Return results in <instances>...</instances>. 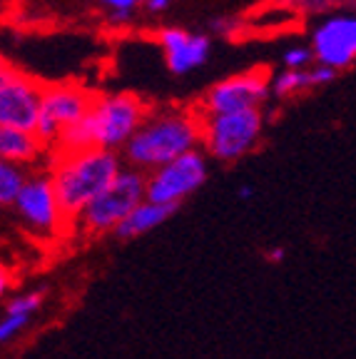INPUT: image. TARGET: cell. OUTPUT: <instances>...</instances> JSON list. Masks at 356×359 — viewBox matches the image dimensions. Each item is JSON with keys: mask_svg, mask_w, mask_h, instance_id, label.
Listing matches in <instances>:
<instances>
[{"mask_svg": "<svg viewBox=\"0 0 356 359\" xmlns=\"http://www.w3.org/2000/svg\"><path fill=\"white\" fill-rule=\"evenodd\" d=\"M150 105L135 93H97L93 95L90 110L78 125L60 137L57 147L50 152H80L90 147L117 152L137 133L142 120L147 118Z\"/></svg>", "mask_w": 356, "mask_h": 359, "instance_id": "cell-2", "label": "cell"}, {"mask_svg": "<svg viewBox=\"0 0 356 359\" xmlns=\"http://www.w3.org/2000/svg\"><path fill=\"white\" fill-rule=\"evenodd\" d=\"M43 85L38 78L20 67L3 62L0 65V128L30 130L38 118L40 93Z\"/></svg>", "mask_w": 356, "mask_h": 359, "instance_id": "cell-11", "label": "cell"}, {"mask_svg": "<svg viewBox=\"0 0 356 359\" xmlns=\"http://www.w3.org/2000/svg\"><path fill=\"white\" fill-rule=\"evenodd\" d=\"M139 3H142V0H139Z\"/></svg>", "mask_w": 356, "mask_h": 359, "instance_id": "cell-30", "label": "cell"}, {"mask_svg": "<svg viewBox=\"0 0 356 359\" xmlns=\"http://www.w3.org/2000/svg\"><path fill=\"white\" fill-rule=\"evenodd\" d=\"M93 95L85 85L80 83H50L43 85L38 105V118H35V137L53 152L67 130L78 125L88 115Z\"/></svg>", "mask_w": 356, "mask_h": 359, "instance_id": "cell-6", "label": "cell"}, {"mask_svg": "<svg viewBox=\"0 0 356 359\" xmlns=\"http://www.w3.org/2000/svg\"><path fill=\"white\" fill-rule=\"evenodd\" d=\"M309 50L317 65L334 70H349L356 60V15L344 8L319 15L309 33Z\"/></svg>", "mask_w": 356, "mask_h": 359, "instance_id": "cell-8", "label": "cell"}, {"mask_svg": "<svg viewBox=\"0 0 356 359\" xmlns=\"http://www.w3.org/2000/svg\"><path fill=\"white\" fill-rule=\"evenodd\" d=\"M45 302V292L43 290H35L28 292V294H22V297H15L8 302L6 314H20V317H33Z\"/></svg>", "mask_w": 356, "mask_h": 359, "instance_id": "cell-18", "label": "cell"}, {"mask_svg": "<svg viewBox=\"0 0 356 359\" xmlns=\"http://www.w3.org/2000/svg\"><path fill=\"white\" fill-rule=\"evenodd\" d=\"M306 75H309V85L314 88H322V85H329L336 80V73L334 70H329V67L324 65H317V62H312V65L306 67Z\"/></svg>", "mask_w": 356, "mask_h": 359, "instance_id": "cell-22", "label": "cell"}, {"mask_svg": "<svg viewBox=\"0 0 356 359\" xmlns=\"http://www.w3.org/2000/svg\"><path fill=\"white\" fill-rule=\"evenodd\" d=\"M336 3H341V0H336Z\"/></svg>", "mask_w": 356, "mask_h": 359, "instance_id": "cell-29", "label": "cell"}, {"mask_svg": "<svg viewBox=\"0 0 356 359\" xmlns=\"http://www.w3.org/2000/svg\"><path fill=\"white\" fill-rule=\"evenodd\" d=\"M145 200V175L137 170L123 168L107 190L90 202L75 217L80 232L88 237L112 235L115 227Z\"/></svg>", "mask_w": 356, "mask_h": 359, "instance_id": "cell-5", "label": "cell"}, {"mask_svg": "<svg viewBox=\"0 0 356 359\" xmlns=\"http://www.w3.org/2000/svg\"><path fill=\"white\" fill-rule=\"evenodd\" d=\"M304 90H312L309 85V75L306 70H279V73L269 75V97L274 100H287L294 97Z\"/></svg>", "mask_w": 356, "mask_h": 359, "instance_id": "cell-15", "label": "cell"}, {"mask_svg": "<svg viewBox=\"0 0 356 359\" xmlns=\"http://www.w3.org/2000/svg\"><path fill=\"white\" fill-rule=\"evenodd\" d=\"M269 100H272L269 97V73L264 67H254V70L234 73L212 85L202 95L195 112L200 118H210V115L252 110V107L264 110Z\"/></svg>", "mask_w": 356, "mask_h": 359, "instance_id": "cell-9", "label": "cell"}, {"mask_svg": "<svg viewBox=\"0 0 356 359\" xmlns=\"http://www.w3.org/2000/svg\"><path fill=\"white\" fill-rule=\"evenodd\" d=\"M210 177V157L197 147L145 175V200L179 208Z\"/></svg>", "mask_w": 356, "mask_h": 359, "instance_id": "cell-7", "label": "cell"}, {"mask_svg": "<svg viewBox=\"0 0 356 359\" xmlns=\"http://www.w3.org/2000/svg\"><path fill=\"white\" fill-rule=\"evenodd\" d=\"M197 147H200V115L195 110L177 105L157 107V110L150 107L137 133L120 150V160L125 168L147 175Z\"/></svg>", "mask_w": 356, "mask_h": 359, "instance_id": "cell-1", "label": "cell"}, {"mask_svg": "<svg viewBox=\"0 0 356 359\" xmlns=\"http://www.w3.org/2000/svg\"><path fill=\"white\" fill-rule=\"evenodd\" d=\"M240 18H232V15H227V18H214L212 20V33L214 35H219V38H232L237 30H240Z\"/></svg>", "mask_w": 356, "mask_h": 359, "instance_id": "cell-23", "label": "cell"}, {"mask_svg": "<svg viewBox=\"0 0 356 359\" xmlns=\"http://www.w3.org/2000/svg\"><path fill=\"white\" fill-rule=\"evenodd\" d=\"M157 45H160L165 65L172 75H189L200 70L212 55V38L207 33L167 25L157 30Z\"/></svg>", "mask_w": 356, "mask_h": 359, "instance_id": "cell-12", "label": "cell"}, {"mask_svg": "<svg viewBox=\"0 0 356 359\" xmlns=\"http://www.w3.org/2000/svg\"><path fill=\"white\" fill-rule=\"evenodd\" d=\"M264 125L262 107L200 118V150L217 163H237L259 145Z\"/></svg>", "mask_w": 356, "mask_h": 359, "instance_id": "cell-4", "label": "cell"}, {"mask_svg": "<svg viewBox=\"0 0 356 359\" xmlns=\"http://www.w3.org/2000/svg\"><path fill=\"white\" fill-rule=\"evenodd\" d=\"M177 212V208H170V205H157V202L142 200L123 222L117 224L112 235L117 237L120 242H130L137 240V237L147 235V232L157 230L160 224L167 222L172 215Z\"/></svg>", "mask_w": 356, "mask_h": 359, "instance_id": "cell-14", "label": "cell"}, {"mask_svg": "<svg viewBox=\"0 0 356 359\" xmlns=\"http://www.w3.org/2000/svg\"><path fill=\"white\" fill-rule=\"evenodd\" d=\"M30 317H20V314H6L3 320H0V344L11 342L20 334L25 327H28Z\"/></svg>", "mask_w": 356, "mask_h": 359, "instance_id": "cell-20", "label": "cell"}, {"mask_svg": "<svg viewBox=\"0 0 356 359\" xmlns=\"http://www.w3.org/2000/svg\"><path fill=\"white\" fill-rule=\"evenodd\" d=\"M312 62H314L312 50H309V45H304V43L289 45V48L282 53V67L284 70H306Z\"/></svg>", "mask_w": 356, "mask_h": 359, "instance_id": "cell-19", "label": "cell"}, {"mask_svg": "<svg viewBox=\"0 0 356 359\" xmlns=\"http://www.w3.org/2000/svg\"><path fill=\"white\" fill-rule=\"evenodd\" d=\"M50 157L48 147L35 137L30 130H15V128H0V160L3 163L18 165L28 170L43 165Z\"/></svg>", "mask_w": 356, "mask_h": 359, "instance_id": "cell-13", "label": "cell"}, {"mask_svg": "<svg viewBox=\"0 0 356 359\" xmlns=\"http://www.w3.org/2000/svg\"><path fill=\"white\" fill-rule=\"evenodd\" d=\"M3 62H6V60H3V55H0V65H3Z\"/></svg>", "mask_w": 356, "mask_h": 359, "instance_id": "cell-28", "label": "cell"}, {"mask_svg": "<svg viewBox=\"0 0 356 359\" xmlns=\"http://www.w3.org/2000/svg\"><path fill=\"white\" fill-rule=\"evenodd\" d=\"M296 8H299L301 13H306V15H324V13L334 11L339 3L336 0H292Z\"/></svg>", "mask_w": 356, "mask_h": 359, "instance_id": "cell-21", "label": "cell"}, {"mask_svg": "<svg viewBox=\"0 0 356 359\" xmlns=\"http://www.w3.org/2000/svg\"><path fill=\"white\" fill-rule=\"evenodd\" d=\"M170 3H172V0H142V8H145L150 15H162V13L170 8Z\"/></svg>", "mask_w": 356, "mask_h": 359, "instance_id": "cell-24", "label": "cell"}, {"mask_svg": "<svg viewBox=\"0 0 356 359\" xmlns=\"http://www.w3.org/2000/svg\"><path fill=\"white\" fill-rule=\"evenodd\" d=\"M123 168L117 152L90 147L80 152H55L48 157L45 172L50 177L65 219H75L95 197L110 187Z\"/></svg>", "mask_w": 356, "mask_h": 359, "instance_id": "cell-3", "label": "cell"}, {"mask_svg": "<svg viewBox=\"0 0 356 359\" xmlns=\"http://www.w3.org/2000/svg\"><path fill=\"white\" fill-rule=\"evenodd\" d=\"M284 257H287V250H284L282 245H277V247H269L267 252H264V259H267V262H272V264L284 262Z\"/></svg>", "mask_w": 356, "mask_h": 359, "instance_id": "cell-25", "label": "cell"}, {"mask_svg": "<svg viewBox=\"0 0 356 359\" xmlns=\"http://www.w3.org/2000/svg\"><path fill=\"white\" fill-rule=\"evenodd\" d=\"M13 208H15L18 217L22 219V224L40 237H55L67 222L45 170L28 172L20 192L13 200Z\"/></svg>", "mask_w": 356, "mask_h": 359, "instance_id": "cell-10", "label": "cell"}, {"mask_svg": "<svg viewBox=\"0 0 356 359\" xmlns=\"http://www.w3.org/2000/svg\"><path fill=\"white\" fill-rule=\"evenodd\" d=\"M97 3L105 8L107 18L115 25H128L135 18V13H137V8L142 6L139 0H97Z\"/></svg>", "mask_w": 356, "mask_h": 359, "instance_id": "cell-17", "label": "cell"}, {"mask_svg": "<svg viewBox=\"0 0 356 359\" xmlns=\"http://www.w3.org/2000/svg\"><path fill=\"white\" fill-rule=\"evenodd\" d=\"M8 285H11V282H8V272L0 267V297H3V294L8 292Z\"/></svg>", "mask_w": 356, "mask_h": 359, "instance_id": "cell-27", "label": "cell"}, {"mask_svg": "<svg viewBox=\"0 0 356 359\" xmlns=\"http://www.w3.org/2000/svg\"><path fill=\"white\" fill-rule=\"evenodd\" d=\"M254 195H256L254 185H240L237 187V197H240V200L249 202V200H254Z\"/></svg>", "mask_w": 356, "mask_h": 359, "instance_id": "cell-26", "label": "cell"}, {"mask_svg": "<svg viewBox=\"0 0 356 359\" xmlns=\"http://www.w3.org/2000/svg\"><path fill=\"white\" fill-rule=\"evenodd\" d=\"M25 177H28V170L0 160V208H11L13 200L20 192L22 182H25Z\"/></svg>", "mask_w": 356, "mask_h": 359, "instance_id": "cell-16", "label": "cell"}]
</instances>
